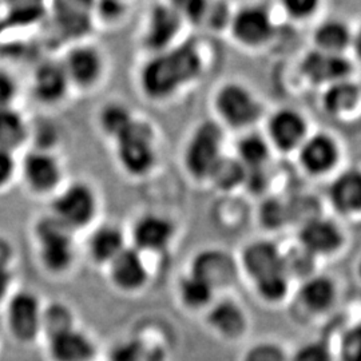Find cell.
Wrapping results in <instances>:
<instances>
[{
	"mask_svg": "<svg viewBox=\"0 0 361 361\" xmlns=\"http://www.w3.org/2000/svg\"><path fill=\"white\" fill-rule=\"evenodd\" d=\"M202 73L204 61L197 44L183 42L150 55L140 68L138 85L149 101L166 102L197 82Z\"/></svg>",
	"mask_w": 361,
	"mask_h": 361,
	"instance_id": "6da1fadb",
	"label": "cell"
},
{
	"mask_svg": "<svg viewBox=\"0 0 361 361\" xmlns=\"http://www.w3.org/2000/svg\"><path fill=\"white\" fill-rule=\"evenodd\" d=\"M114 147L119 168L130 177L143 178L157 166V133L146 119L137 116L129 129L114 141Z\"/></svg>",
	"mask_w": 361,
	"mask_h": 361,
	"instance_id": "7a4b0ae2",
	"label": "cell"
},
{
	"mask_svg": "<svg viewBox=\"0 0 361 361\" xmlns=\"http://www.w3.org/2000/svg\"><path fill=\"white\" fill-rule=\"evenodd\" d=\"M224 142L225 129L216 119H205L194 126L182 152L183 168L194 180L207 182L224 155Z\"/></svg>",
	"mask_w": 361,
	"mask_h": 361,
	"instance_id": "3957f363",
	"label": "cell"
},
{
	"mask_svg": "<svg viewBox=\"0 0 361 361\" xmlns=\"http://www.w3.org/2000/svg\"><path fill=\"white\" fill-rule=\"evenodd\" d=\"M216 121L225 129L249 131L262 116V104L250 87L238 80L219 86L213 97Z\"/></svg>",
	"mask_w": 361,
	"mask_h": 361,
	"instance_id": "277c9868",
	"label": "cell"
},
{
	"mask_svg": "<svg viewBox=\"0 0 361 361\" xmlns=\"http://www.w3.org/2000/svg\"><path fill=\"white\" fill-rule=\"evenodd\" d=\"M98 195L90 183L74 180L55 194L51 214L74 232L90 225L98 213Z\"/></svg>",
	"mask_w": 361,
	"mask_h": 361,
	"instance_id": "5b68a950",
	"label": "cell"
},
{
	"mask_svg": "<svg viewBox=\"0 0 361 361\" xmlns=\"http://www.w3.org/2000/svg\"><path fill=\"white\" fill-rule=\"evenodd\" d=\"M39 255L44 268L52 273L67 271L75 258L73 231L52 214L40 219L37 225Z\"/></svg>",
	"mask_w": 361,
	"mask_h": 361,
	"instance_id": "8992f818",
	"label": "cell"
},
{
	"mask_svg": "<svg viewBox=\"0 0 361 361\" xmlns=\"http://www.w3.org/2000/svg\"><path fill=\"white\" fill-rule=\"evenodd\" d=\"M274 22L264 4L249 3L234 10L228 26L233 40L245 49H261L274 35Z\"/></svg>",
	"mask_w": 361,
	"mask_h": 361,
	"instance_id": "52a82bcc",
	"label": "cell"
},
{
	"mask_svg": "<svg viewBox=\"0 0 361 361\" xmlns=\"http://www.w3.org/2000/svg\"><path fill=\"white\" fill-rule=\"evenodd\" d=\"M347 243L345 229L336 219L325 216L310 219L297 231V244L319 261L337 257Z\"/></svg>",
	"mask_w": 361,
	"mask_h": 361,
	"instance_id": "ba28073f",
	"label": "cell"
},
{
	"mask_svg": "<svg viewBox=\"0 0 361 361\" xmlns=\"http://www.w3.org/2000/svg\"><path fill=\"white\" fill-rule=\"evenodd\" d=\"M71 87L90 91L99 86L106 73V59L99 47L87 42L71 44L62 59Z\"/></svg>",
	"mask_w": 361,
	"mask_h": 361,
	"instance_id": "9c48e42d",
	"label": "cell"
},
{
	"mask_svg": "<svg viewBox=\"0 0 361 361\" xmlns=\"http://www.w3.org/2000/svg\"><path fill=\"white\" fill-rule=\"evenodd\" d=\"M185 26L180 15L165 0L155 1L146 13L141 32L143 49L150 55L166 51L178 43Z\"/></svg>",
	"mask_w": 361,
	"mask_h": 361,
	"instance_id": "30bf717a",
	"label": "cell"
},
{
	"mask_svg": "<svg viewBox=\"0 0 361 361\" xmlns=\"http://www.w3.org/2000/svg\"><path fill=\"white\" fill-rule=\"evenodd\" d=\"M22 176L28 189L37 194L56 192L63 178V168L51 150L32 149L23 157Z\"/></svg>",
	"mask_w": 361,
	"mask_h": 361,
	"instance_id": "8fae6325",
	"label": "cell"
},
{
	"mask_svg": "<svg viewBox=\"0 0 361 361\" xmlns=\"http://www.w3.org/2000/svg\"><path fill=\"white\" fill-rule=\"evenodd\" d=\"M265 137L271 147L283 153L295 152L308 137V122L296 109H279L267 121Z\"/></svg>",
	"mask_w": 361,
	"mask_h": 361,
	"instance_id": "7c38bea8",
	"label": "cell"
},
{
	"mask_svg": "<svg viewBox=\"0 0 361 361\" xmlns=\"http://www.w3.org/2000/svg\"><path fill=\"white\" fill-rule=\"evenodd\" d=\"M297 153L300 166L313 177H322L332 173L340 161L338 143L334 137L325 133L308 135L298 147Z\"/></svg>",
	"mask_w": 361,
	"mask_h": 361,
	"instance_id": "4fadbf2b",
	"label": "cell"
},
{
	"mask_svg": "<svg viewBox=\"0 0 361 361\" xmlns=\"http://www.w3.org/2000/svg\"><path fill=\"white\" fill-rule=\"evenodd\" d=\"M42 313L38 297L28 290L13 295L8 302L7 319L13 336L22 343H30L42 331Z\"/></svg>",
	"mask_w": 361,
	"mask_h": 361,
	"instance_id": "5bb4252c",
	"label": "cell"
},
{
	"mask_svg": "<svg viewBox=\"0 0 361 361\" xmlns=\"http://www.w3.org/2000/svg\"><path fill=\"white\" fill-rule=\"evenodd\" d=\"M296 298L300 310L307 316H324L335 308L338 300V285L334 277L317 271L300 283Z\"/></svg>",
	"mask_w": 361,
	"mask_h": 361,
	"instance_id": "9a60e30c",
	"label": "cell"
},
{
	"mask_svg": "<svg viewBox=\"0 0 361 361\" xmlns=\"http://www.w3.org/2000/svg\"><path fill=\"white\" fill-rule=\"evenodd\" d=\"M176 235V225L171 219L157 214L146 213L137 219L133 225L131 238L134 247L143 252L158 253L168 249Z\"/></svg>",
	"mask_w": 361,
	"mask_h": 361,
	"instance_id": "2e32d148",
	"label": "cell"
},
{
	"mask_svg": "<svg viewBox=\"0 0 361 361\" xmlns=\"http://www.w3.org/2000/svg\"><path fill=\"white\" fill-rule=\"evenodd\" d=\"M190 271L207 281L217 292L221 288H228L235 281L238 267L228 252L209 247L194 257Z\"/></svg>",
	"mask_w": 361,
	"mask_h": 361,
	"instance_id": "e0dca14e",
	"label": "cell"
},
{
	"mask_svg": "<svg viewBox=\"0 0 361 361\" xmlns=\"http://www.w3.org/2000/svg\"><path fill=\"white\" fill-rule=\"evenodd\" d=\"M71 85L62 61H44L37 66L31 79V91L39 104L54 106L65 101Z\"/></svg>",
	"mask_w": 361,
	"mask_h": 361,
	"instance_id": "ac0fdd59",
	"label": "cell"
},
{
	"mask_svg": "<svg viewBox=\"0 0 361 361\" xmlns=\"http://www.w3.org/2000/svg\"><path fill=\"white\" fill-rule=\"evenodd\" d=\"M107 267L111 283L122 292H138L149 281V271L142 253L134 246H126Z\"/></svg>",
	"mask_w": 361,
	"mask_h": 361,
	"instance_id": "d6986e66",
	"label": "cell"
},
{
	"mask_svg": "<svg viewBox=\"0 0 361 361\" xmlns=\"http://www.w3.org/2000/svg\"><path fill=\"white\" fill-rule=\"evenodd\" d=\"M328 200L340 217H361L360 169H348L337 174L328 188Z\"/></svg>",
	"mask_w": 361,
	"mask_h": 361,
	"instance_id": "ffe728a7",
	"label": "cell"
},
{
	"mask_svg": "<svg viewBox=\"0 0 361 361\" xmlns=\"http://www.w3.org/2000/svg\"><path fill=\"white\" fill-rule=\"evenodd\" d=\"M283 262L284 250L268 238H258L249 243L241 253V267L253 281L284 269Z\"/></svg>",
	"mask_w": 361,
	"mask_h": 361,
	"instance_id": "44dd1931",
	"label": "cell"
},
{
	"mask_svg": "<svg viewBox=\"0 0 361 361\" xmlns=\"http://www.w3.org/2000/svg\"><path fill=\"white\" fill-rule=\"evenodd\" d=\"M302 75L316 85H332L338 80L348 79L352 65L344 55H334L312 50L301 62Z\"/></svg>",
	"mask_w": 361,
	"mask_h": 361,
	"instance_id": "7402d4cb",
	"label": "cell"
},
{
	"mask_svg": "<svg viewBox=\"0 0 361 361\" xmlns=\"http://www.w3.org/2000/svg\"><path fill=\"white\" fill-rule=\"evenodd\" d=\"M207 322L217 335L226 340L241 338L249 325L244 308L231 298L214 301L207 308Z\"/></svg>",
	"mask_w": 361,
	"mask_h": 361,
	"instance_id": "603a6c76",
	"label": "cell"
},
{
	"mask_svg": "<svg viewBox=\"0 0 361 361\" xmlns=\"http://www.w3.org/2000/svg\"><path fill=\"white\" fill-rule=\"evenodd\" d=\"M49 353L54 361H92L97 349L90 336L71 328L49 338Z\"/></svg>",
	"mask_w": 361,
	"mask_h": 361,
	"instance_id": "cb8c5ba5",
	"label": "cell"
},
{
	"mask_svg": "<svg viewBox=\"0 0 361 361\" xmlns=\"http://www.w3.org/2000/svg\"><path fill=\"white\" fill-rule=\"evenodd\" d=\"M126 246L122 229L113 224H104L91 233L87 252L95 264L109 265Z\"/></svg>",
	"mask_w": 361,
	"mask_h": 361,
	"instance_id": "d4e9b609",
	"label": "cell"
},
{
	"mask_svg": "<svg viewBox=\"0 0 361 361\" xmlns=\"http://www.w3.org/2000/svg\"><path fill=\"white\" fill-rule=\"evenodd\" d=\"M352 38L353 32L347 23L338 19H328L314 28V50L334 55H344V51L352 47Z\"/></svg>",
	"mask_w": 361,
	"mask_h": 361,
	"instance_id": "484cf974",
	"label": "cell"
},
{
	"mask_svg": "<svg viewBox=\"0 0 361 361\" xmlns=\"http://www.w3.org/2000/svg\"><path fill=\"white\" fill-rule=\"evenodd\" d=\"M360 97V87L349 78L328 85L323 94L324 111L332 116H345L356 109Z\"/></svg>",
	"mask_w": 361,
	"mask_h": 361,
	"instance_id": "4316f807",
	"label": "cell"
},
{
	"mask_svg": "<svg viewBox=\"0 0 361 361\" xmlns=\"http://www.w3.org/2000/svg\"><path fill=\"white\" fill-rule=\"evenodd\" d=\"M271 146L265 135L253 130L245 131L235 143L234 157L244 165L246 170L265 169L271 159Z\"/></svg>",
	"mask_w": 361,
	"mask_h": 361,
	"instance_id": "83f0119b",
	"label": "cell"
},
{
	"mask_svg": "<svg viewBox=\"0 0 361 361\" xmlns=\"http://www.w3.org/2000/svg\"><path fill=\"white\" fill-rule=\"evenodd\" d=\"M31 135L26 118L15 107L0 109V149L15 153Z\"/></svg>",
	"mask_w": 361,
	"mask_h": 361,
	"instance_id": "f1b7e54d",
	"label": "cell"
},
{
	"mask_svg": "<svg viewBox=\"0 0 361 361\" xmlns=\"http://www.w3.org/2000/svg\"><path fill=\"white\" fill-rule=\"evenodd\" d=\"M135 118L137 116L128 104L121 101H109L98 110L97 122L104 137L114 142L129 129Z\"/></svg>",
	"mask_w": 361,
	"mask_h": 361,
	"instance_id": "f546056e",
	"label": "cell"
},
{
	"mask_svg": "<svg viewBox=\"0 0 361 361\" xmlns=\"http://www.w3.org/2000/svg\"><path fill=\"white\" fill-rule=\"evenodd\" d=\"M180 302L190 310H207L213 302L216 290L192 271L183 276L178 283Z\"/></svg>",
	"mask_w": 361,
	"mask_h": 361,
	"instance_id": "4dcf8cb0",
	"label": "cell"
},
{
	"mask_svg": "<svg viewBox=\"0 0 361 361\" xmlns=\"http://www.w3.org/2000/svg\"><path fill=\"white\" fill-rule=\"evenodd\" d=\"M246 169L234 157H221L217 165L212 170L207 182H212L221 192H232L245 183Z\"/></svg>",
	"mask_w": 361,
	"mask_h": 361,
	"instance_id": "1f68e13d",
	"label": "cell"
},
{
	"mask_svg": "<svg viewBox=\"0 0 361 361\" xmlns=\"http://www.w3.org/2000/svg\"><path fill=\"white\" fill-rule=\"evenodd\" d=\"M255 283L257 296L267 304H281L288 298L292 290V280L285 273L284 269L273 271L271 274H267L261 279H258Z\"/></svg>",
	"mask_w": 361,
	"mask_h": 361,
	"instance_id": "d6a6232c",
	"label": "cell"
},
{
	"mask_svg": "<svg viewBox=\"0 0 361 361\" xmlns=\"http://www.w3.org/2000/svg\"><path fill=\"white\" fill-rule=\"evenodd\" d=\"M319 259L313 257L310 252L296 244L289 250H284V262L283 268L292 281H300L310 279L317 273Z\"/></svg>",
	"mask_w": 361,
	"mask_h": 361,
	"instance_id": "836d02e7",
	"label": "cell"
},
{
	"mask_svg": "<svg viewBox=\"0 0 361 361\" xmlns=\"http://www.w3.org/2000/svg\"><path fill=\"white\" fill-rule=\"evenodd\" d=\"M3 10L16 25H30L49 11V0H3Z\"/></svg>",
	"mask_w": 361,
	"mask_h": 361,
	"instance_id": "e575fe53",
	"label": "cell"
},
{
	"mask_svg": "<svg viewBox=\"0 0 361 361\" xmlns=\"http://www.w3.org/2000/svg\"><path fill=\"white\" fill-rule=\"evenodd\" d=\"M74 326V314L70 308L62 302H54L42 313V331L46 332L47 338L62 334Z\"/></svg>",
	"mask_w": 361,
	"mask_h": 361,
	"instance_id": "d590c367",
	"label": "cell"
},
{
	"mask_svg": "<svg viewBox=\"0 0 361 361\" xmlns=\"http://www.w3.org/2000/svg\"><path fill=\"white\" fill-rule=\"evenodd\" d=\"M336 361H361V323L350 324L338 337Z\"/></svg>",
	"mask_w": 361,
	"mask_h": 361,
	"instance_id": "8d00e7d4",
	"label": "cell"
},
{
	"mask_svg": "<svg viewBox=\"0 0 361 361\" xmlns=\"http://www.w3.org/2000/svg\"><path fill=\"white\" fill-rule=\"evenodd\" d=\"M290 361H336L335 347L325 338H314L290 352Z\"/></svg>",
	"mask_w": 361,
	"mask_h": 361,
	"instance_id": "74e56055",
	"label": "cell"
},
{
	"mask_svg": "<svg viewBox=\"0 0 361 361\" xmlns=\"http://www.w3.org/2000/svg\"><path fill=\"white\" fill-rule=\"evenodd\" d=\"M258 219L262 226L268 231L283 229L285 225L290 224L288 204L281 202L280 200L269 198L259 207Z\"/></svg>",
	"mask_w": 361,
	"mask_h": 361,
	"instance_id": "f35d334b",
	"label": "cell"
},
{
	"mask_svg": "<svg viewBox=\"0 0 361 361\" xmlns=\"http://www.w3.org/2000/svg\"><path fill=\"white\" fill-rule=\"evenodd\" d=\"M97 0H49L54 18H94Z\"/></svg>",
	"mask_w": 361,
	"mask_h": 361,
	"instance_id": "ab89813d",
	"label": "cell"
},
{
	"mask_svg": "<svg viewBox=\"0 0 361 361\" xmlns=\"http://www.w3.org/2000/svg\"><path fill=\"white\" fill-rule=\"evenodd\" d=\"M180 15L185 25L201 26L207 16L210 0H165Z\"/></svg>",
	"mask_w": 361,
	"mask_h": 361,
	"instance_id": "60d3db41",
	"label": "cell"
},
{
	"mask_svg": "<svg viewBox=\"0 0 361 361\" xmlns=\"http://www.w3.org/2000/svg\"><path fill=\"white\" fill-rule=\"evenodd\" d=\"M128 0H97L94 7V20L113 26L123 20L128 15Z\"/></svg>",
	"mask_w": 361,
	"mask_h": 361,
	"instance_id": "b9f144b4",
	"label": "cell"
},
{
	"mask_svg": "<svg viewBox=\"0 0 361 361\" xmlns=\"http://www.w3.org/2000/svg\"><path fill=\"white\" fill-rule=\"evenodd\" d=\"M244 361H290V353L277 343L262 341L247 349Z\"/></svg>",
	"mask_w": 361,
	"mask_h": 361,
	"instance_id": "7bdbcfd3",
	"label": "cell"
},
{
	"mask_svg": "<svg viewBox=\"0 0 361 361\" xmlns=\"http://www.w3.org/2000/svg\"><path fill=\"white\" fill-rule=\"evenodd\" d=\"M233 11L228 8V4L221 0H210L207 16L204 19V26L209 27L210 30L221 31L228 30Z\"/></svg>",
	"mask_w": 361,
	"mask_h": 361,
	"instance_id": "ee69618b",
	"label": "cell"
},
{
	"mask_svg": "<svg viewBox=\"0 0 361 361\" xmlns=\"http://www.w3.org/2000/svg\"><path fill=\"white\" fill-rule=\"evenodd\" d=\"M284 13L295 20H305L319 10L322 0H279Z\"/></svg>",
	"mask_w": 361,
	"mask_h": 361,
	"instance_id": "f6af8a7d",
	"label": "cell"
},
{
	"mask_svg": "<svg viewBox=\"0 0 361 361\" xmlns=\"http://www.w3.org/2000/svg\"><path fill=\"white\" fill-rule=\"evenodd\" d=\"M143 360H145V353H143L142 345L135 340L121 341L116 344L109 353V361Z\"/></svg>",
	"mask_w": 361,
	"mask_h": 361,
	"instance_id": "bcb514c9",
	"label": "cell"
},
{
	"mask_svg": "<svg viewBox=\"0 0 361 361\" xmlns=\"http://www.w3.org/2000/svg\"><path fill=\"white\" fill-rule=\"evenodd\" d=\"M18 91V82L13 74L0 68V109L13 107Z\"/></svg>",
	"mask_w": 361,
	"mask_h": 361,
	"instance_id": "7dc6e473",
	"label": "cell"
},
{
	"mask_svg": "<svg viewBox=\"0 0 361 361\" xmlns=\"http://www.w3.org/2000/svg\"><path fill=\"white\" fill-rule=\"evenodd\" d=\"M16 171V161L13 153L0 149V188L10 183Z\"/></svg>",
	"mask_w": 361,
	"mask_h": 361,
	"instance_id": "c3c4849f",
	"label": "cell"
},
{
	"mask_svg": "<svg viewBox=\"0 0 361 361\" xmlns=\"http://www.w3.org/2000/svg\"><path fill=\"white\" fill-rule=\"evenodd\" d=\"M11 284V274L7 269V267L0 265V301L3 300V297L6 296V293L8 292V288Z\"/></svg>",
	"mask_w": 361,
	"mask_h": 361,
	"instance_id": "681fc988",
	"label": "cell"
},
{
	"mask_svg": "<svg viewBox=\"0 0 361 361\" xmlns=\"http://www.w3.org/2000/svg\"><path fill=\"white\" fill-rule=\"evenodd\" d=\"M352 47L355 52L357 54V56L361 59V26L356 32H353V38H352Z\"/></svg>",
	"mask_w": 361,
	"mask_h": 361,
	"instance_id": "f907efd6",
	"label": "cell"
},
{
	"mask_svg": "<svg viewBox=\"0 0 361 361\" xmlns=\"http://www.w3.org/2000/svg\"><path fill=\"white\" fill-rule=\"evenodd\" d=\"M10 256V247L7 246V244L0 240V265L6 267V262H7V258Z\"/></svg>",
	"mask_w": 361,
	"mask_h": 361,
	"instance_id": "816d5d0a",
	"label": "cell"
},
{
	"mask_svg": "<svg viewBox=\"0 0 361 361\" xmlns=\"http://www.w3.org/2000/svg\"><path fill=\"white\" fill-rule=\"evenodd\" d=\"M355 276H356V280L359 281V284L361 285V255L360 257L356 259V264H355Z\"/></svg>",
	"mask_w": 361,
	"mask_h": 361,
	"instance_id": "f5cc1de1",
	"label": "cell"
},
{
	"mask_svg": "<svg viewBox=\"0 0 361 361\" xmlns=\"http://www.w3.org/2000/svg\"><path fill=\"white\" fill-rule=\"evenodd\" d=\"M3 11V0H0V13Z\"/></svg>",
	"mask_w": 361,
	"mask_h": 361,
	"instance_id": "db71d44e",
	"label": "cell"
}]
</instances>
